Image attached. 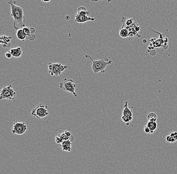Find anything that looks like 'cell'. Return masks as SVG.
I'll list each match as a JSON object with an SVG mask.
<instances>
[{"instance_id":"1","label":"cell","mask_w":177,"mask_h":174,"mask_svg":"<svg viewBox=\"0 0 177 174\" xmlns=\"http://www.w3.org/2000/svg\"><path fill=\"white\" fill-rule=\"evenodd\" d=\"M11 7V16L13 18V27L15 30L26 27V18L23 9L17 5V1L10 0L8 2Z\"/></svg>"},{"instance_id":"2","label":"cell","mask_w":177,"mask_h":174,"mask_svg":"<svg viewBox=\"0 0 177 174\" xmlns=\"http://www.w3.org/2000/svg\"><path fill=\"white\" fill-rule=\"evenodd\" d=\"M85 57L89 59L92 62V69L93 72L97 74L99 73H105L106 68L108 65L112 64V61L109 59H103L94 60L90 55L86 54Z\"/></svg>"},{"instance_id":"3","label":"cell","mask_w":177,"mask_h":174,"mask_svg":"<svg viewBox=\"0 0 177 174\" xmlns=\"http://www.w3.org/2000/svg\"><path fill=\"white\" fill-rule=\"evenodd\" d=\"M59 87L62 90L72 94L75 97H78L76 91L77 85L74 79L70 78H65L63 82L60 83Z\"/></svg>"},{"instance_id":"4","label":"cell","mask_w":177,"mask_h":174,"mask_svg":"<svg viewBox=\"0 0 177 174\" xmlns=\"http://www.w3.org/2000/svg\"><path fill=\"white\" fill-rule=\"evenodd\" d=\"M68 68V65H64L60 63H48V73L51 76H59L65 70Z\"/></svg>"},{"instance_id":"5","label":"cell","mask_w":177,"mask_h":174,"mask_svg":"<svg viewBox=\"0 0 177 174\" xmlns=\"http://www.w3.org/2000/svg\"><path fill=\"white\" fill-rule=\"evenodd\" d=\"M49 114L48 106L42 103L39 104L31 111V115L37 119H42Z\"/></svg>"},{"instance_id":"6","label":"cell","mask_w":177,"mask_h":174,"mask_svg":"<svg viewBox=\"0 0 177 174\" xmlns=\"http://www.w3.org/2000/svg\"><path fill=\"white\" fill-rule=\"evenodd\" d=\"M16 92L12 86L9 84L7 86H3L0 94V100L6 99L8 100H14L16 97Z\"/></svg>"},{"instance_id":"7","label":"cell","mask_w":177,"mask_h":174,"mask_svg":"<svg viewBox=\"0 0 177 174\" xmlns=\"http://www.w3.org/2000/svg\"><path fill=\"white\" fill-rule=\"evenodd\" d=\"M27 130V125L25 122L15 121L14 122L12 133L17 135H22L24 134Z\"/></svg>"},{"instance_id":"8","label":"cell","mask_w":177,"mask_h":174,"mask_svg":"<svg viewBox=\"0 0 177 174\" xmlns=\"http://www.w3.org/2000/svg\"><path fill=\"white\" fill-rule=\"evenodd\" d=\"M94 21L95 18L87 15H80L77 14L75 16V22L83 23L88 21Z\"/></svg>"},{"instance_id":"9","label":"cell","mask_w":177,"mask_h":174,"mask_svg":"<svg viewBox=\"0 0 177 174\" xmlns=\"http://www.w3.org/2000/svg\"><path fill=\"white\" fill-rule=\"evenodd\" d=\"M12 37H8L6 36H1V43L3 44V47L5 48H8L11 46V40Z\"/></svg>"},{"instance_id":"10","label":"cell","mask_w":177,"mask_h":174,"mask_svg":"<svg viewBox=\"0 0 177 174\" xmlns=\"http://www.w3.org/2000/svg\"><path fill=\"white\" fill-rule=\"evenodd\" d=\"M73 142L70 140L64 141L62 143L60 144V146L62 147V149L64 152H70L72 151V144Z\"/></svg>"},{"instance_id":"11","label":"cell","mask_w":177,"mask_h":174,"mask_svg":"<svg viewBox=\"0 0 177 174\" xmlns=\"http://www.w3.org/2000/svg\"><path fill=\"white\" fill-rule=\"evenodd\" d=\"M13 57L18 58L21 56L22 54V49L20 47L13 48L9 50Z\"/></svg>"},{"instance_id":"12","label":"cell","mask_w":177,"mask_h":174,"mask_svg":"<svg viewBox=\"0 0 177 174\" xmlns=\"http://www.w3.org/2000/svg\"><path fill=\"white\" fill-rule=\"evenodd\" d=\"M124 109L123 110L122 112V115L128 117H133V113L132 110H131L129 108L128 106V102L125 101V104L123 106Z\"/></svg>"},{"instance_id":"13","label":"cell","mask_w":177,"mask_h":174,"mask_svg":"<svg viewBox=\"0 0 177 174\" xmlns=\"http://www.w3.org/2000/svg\"><path fill=\"white\" fill-rule=\"evenodd\" d=\"M16 36L19 40L23 42H24L25 40H26L27 35L26 33L23 31V29H20L17 30V31L16 32Z\"/></svg>"},{"instance_id":"14","label":"cell","mask_w":177,"mask_h":174,"mask_svg":"<svg viewBox=\"0 0 177 174\" xmlns=\"http://www.w3.org/2000/svg\"><path fill=\"white\" fill-rule=\"evenodd\" d=\"M77 14L80 15H87V16H90L91 12L90 11L88 10L86 7L84 6H81L78 9Z\"/></svg>"},{"instance_id":"15","label":"cell","mask_w":177,"mask_h":174,"mask_svg":"<svg viewBox=\"0 0 177 174\" xmlns=\"http://www.w3.org/2000/svg\"><path fill=\"white\" fill-rule=\"evenodd\" d=\"M129 32L128 30L123 26L120 29L119 31L120 36L123 38H127L129 36Z\"/></svg>"},{"instance_id":"16","label":"cell","mask_w":177,"mask_h":174,"mask_svg":"<svg viewBox=\"0 0 177 174\" xmlns=\"http://www.w3.org/2000/svg\"><path fill=\"white\" fill-rule=\"evenodd\" d=\"M147 118L148 121L157 122V121L158 120V116L156 113L154 112H151L148 114L147 116Z\"/></svg>"},{"instance_id":"17","label":"cell","mask_w":177,"mask_h":174,"mask_svg":"<svg viewBox=\"0 0 177 174\" xmlns=\"http://www.w3.org/2000/svg\"><path fill=\"white\" fill-rule=\"evenodd\" d=\"M146 126L150 129V131H154L157 128V123L156 122L148 121Z\"/></svg>"},{"instance_id":"18","label":"cell","mask_w":177,"mask_h":174,"mask_svg":"<svg viewBox=\"0 0 177 174\" xmlns=\"http://www.w3.org/2000/svg\"><path fill=\"white\" fill-rule=\"evenodd\" d=\"M122 120L125 123V124L127 126L130 125L131 121L133 120V117H128L124 115L121 116Z\"/></svg>"},{"instance_id":"19","label":"cell","mask_w":177,"mask_h":174,"mask_svg":"<svg viewBox=\"0 0 177 174\" xmlns=\"http://www.w3.org/2000/svg\"><path fill=\"white\" fill-rule=\"evenodd\" d=\"M64 140L63 139V138L62 137V136H61L60 134H58L57 136H56L55 137V142L57 144H61V143L64 142Z\"/></svg>"},{"instance_id":"20","label":"cell","mask_w":177,"mask_h":174,"mask_svg":"<svg viewBox=\"0 0 177 174\" xmlns=\"http://www.w3.org/2000/svg\"><path fill=\"white\" fill-rule=\"evenodd\" d=\"M36 38V36L35 34H31L26 37V40H29L30 41H34Z\"/></svg>"},{"instance_id":"21","label":"cell","mask_w":177,"mask_h":174,"mask_svg":"<svg viewBox=\"0 0 177 174\" xmlns=\"http://www.w3.org/2000/svg\"><path fill=\"white\" fill-rule=\"evenodd\" d=\"M22 29H23V31H24V32L26 33L27 36L32 34L31 32V31H30V28H29V27H24Z\"/></svg>"},{"instance_id":"22","label":"cell","mask_w":177,"mask_h":174,"mask_svg":"<svg viewBox=\"0 0 177 174\" xmlns=\"http://www.w3.org/2000/svg\"><path fill=\"white\" fill-rule=\"evenodd\" d=\"M133 23L134 22H133V20L132 19H129L125 21V24L127 26H131L133 24Z\"/></svg>"},{"instance_id":"23","label":"cell","mask_w":177,"mask_h":174,"mask_svg":"<svg viewBox=\"0 0 177 174\" xmlns=\"http://www.w3.org/2000/svg\"><path fill=\"white\" fill-rule=\"evenodd\" d=\"M5 56H6V57L7 59H11L12 57H13L10 51H8V52H7L5 53Z\"/></svg>"},{"instance_id":"24","label":"cell","mask_w":177,"mask_h":174,"mask_svg":"<svg viewBox=\"0 0 177 174\" xmlns=\"http://www.w3.org/2000/svg\"><path fill=\"white\" fill-rule=\"evenodd\" d=\"M144 131L145 133H150V129L147 126H145L144 128Z\"/></svg>"},{"instance_id":"25","label":"cell","mask_w":177,"mask_h":174,"mask_svg":"<svg viewBox=\"0 0 177 174\" xmlns=\"http://www.w3.org/2000/svg\"><path fill=\"white\" fill-rule=\"evenodd\" d=\"M172 137L170 135H168L166 137V140L167 142H168V143H171L172 141Z\"/></svg>"},{"instance_id":"26","label":"cell","mask_w":177,"mask_h":174,"mask_svg":"<svg viewBox=\"0 0 177 174\" xmlns=\"http://www.w3.org/2000/svg\"><path fill=\"white\" fill-rule=\"evenodd\" d=\"M65 19H66V20L68 21V20H69L70 19V16H69V15H67V16L65 17Z\"/></svg>"},{"instance_id":"27","label":"cell","mask_w":177,"mask_h":174,"mask_svg":"<svg viewBox=\"0 0 177 174\" xmlns=\"http://www.w3.org/2000/svg\"><path fill=\"white\" fill-rule=\"evenodd\" d=\"M172 137H175V133H174V132H172V133H171V134H170V135Z\"/></svg>"},{"instance_id":"28","label":"cell","mask_w":177,"mask_h":174,"mask_svg":"<svg viewBox=\"0 0 177 174\" xmlns=\"http://www.w3.org/2000/svg\"><path fill=\"white\" fill-rule=\"evenodd\" d=\"M176 141V140L174 137H172V138L171 143H175Z\"/></svg>"},{"instance_id":"29","label":"cell","mask_w":177,"mask_h":174,"mask_svg":"<svg viewBox=\"0 0 177 174\" xmlns=\"http://www.w3.org/2000/svg\"><path fill=\"white\" fill-rule=\"evenodd\" d=\"M42 2H43L44 3H48L50 1V0H41Z\"/></svg>"},{"instance_id":"30","label":"cell","mask_w":177,"mask_h":174,"mask_svg":"<svg viewBox=\"0 0 177 174\" xmlns=\"http://www.w3.org/2000/svg\"><path fill=\"white\" fill-rule=\"evenodd\" d=\"M90 1H92V2H95V3H96V2H98L99 1V0H90Z\"/></svg>"},{"instance_id":"31","label":"cell","mask_w":177,"mask_h":174,"mask_svg":"<svg viewBox=\"0 0 177 174\" xmlns=\"http://www.w3.org/2000/svg\"><path fill=\"white\" fill-rule=\"evenodd\" d=\"M99 1H100V0H99ZM107 1H108V3H110L111 2L113 1V0H107Z\"/></svg>"},{"instance_id":"32","label":"cell","mask_w":177,"mask_h":174,"mask_svg":"<svg viewBox=\"0 0 177 174\" xmlns=\"http://www.w3.org/2000/svg\"><path fill=\"white\" fill-rule=\"evenodd\" d=\"M174 138H175L176 140V141H177V135H176V136H175Z\"/></svg>"},{"instance_id":"33","label":"cell","mask_w":177,"mask_h":174,"mask_svg":"<svg viewBox=\"0 0 177 174\" xmlns=\"http://www.w3.org/2000/svg\"><path fill=\"white\" fill-rule=\"evenodd\" d=\"M174 133H175V136H176V135H177V132H176V131H175V132H174Z\"/></svg>"}]
</instances>
